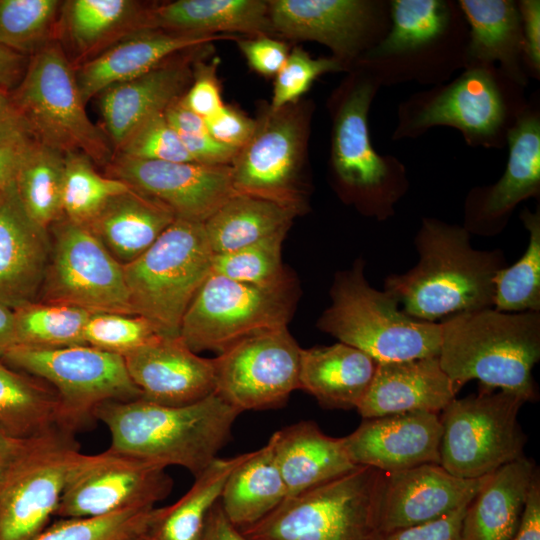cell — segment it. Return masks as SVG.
<instances>
[{
    "mask_svg": "<svg viewBox=\"0 0 540 540\" xmlns=\"http://www.w3.org/2000/svg\"><path fill=\"white\" fill-rule=\"evenodd\" d=\"M305 140L306 122L299 108L294 104L269 108L256 120L253 135L231 164L234 191L303 212L300 170Z\"/></svg>",
    "mask_w": 540,
    "mask_h": 540,
    "instance_id": "obj_14",
    "label": "cell"
},
{
    "mask_svg": "<svg viewBox=\"0 0 540 540\" xmlns=\"http://www.w3.org/2000/svg\"><path fill=\"white\" fill-rule=\"evenodd\" d=\"M377 368L363 351L337 342L300 351L299 389L331 409H357Z\"/></svg>",
    "mask_w": 540,
    "mask_h": 540,
    "instance_id": "obj_29",
    "label": "cell"
},
{
    "mask_svg": "<svg viewBox=\"0 0 540 540\" xmlns=\"http://www.w3.org/2000/svg\"><path fill=\"white\" fill-rule=\"evenodd\" d=\"M205 121L210 136L238 151L249 141L256 128V120L228 105Z\"/></svg>",
    "mask_w": 540,
    "mask_h": 540,
    "instance_id": "obj_52",
    "label": "cell"
},
{
    "mask_svg": "<svg viewBox=\"0 0 540 540\" xmlns=\"http://www.w3.org/2000/svg\"><path fill=\"white\" fill-rule=\"evenodd\" d=\"M364 268L365 261L358 258L351 268L335 274L331 304L318 318L317 327L377 363L438 356L440 322L406 314L394 296L369 284Z\"/></svg>",
    "mask_w": 540,
    "mask_h": 540,
    "instance_id": "obj_4",
    "label": "cell"
},
{
    "mask_svg": "<svg viewBox=\"0 0 540 540\" xmlns=\"http://www.w3.org/2000/svg\"><path fill=\"white\" fill-rule=\"evenodd\" d=\"M80 455L72 435L59 434L14 466L0 485V540H32L47 527Z\"/></svg>",
    "mask_w": 540,
    "mask_h": 540,
    "instance_id": "obj_15",
    "label": "cell"
},
{
    "mask_svg": "<svg viewBox=\"0 0 540 540\" xmlns=\"http://www.w3.org/2000/svg\"><path fill=\"white\" fill-rule=\"evenodd\" d=\"M510 540H540V473L534 475L519 526Z\"/></svg>",
    "mask_w": 540,
    "mask_h": 540,
    "instance_id": "obj_56",
    "label": "cell"
},
{
    "mask_svg": "<svg viewBox=\"0 0 540 540\" xmlns=\"http://www.w3.org/2000/svg\"><path fill=\"white\" fill-rule=\"evenodd\" d=\"M49 229L23 207L14 181L0 190V302L15 309L40 293L50 256Z\"/></svg>",
    "mask_w": 540,
    "mask_h": 540,
    "instance_id": "obj_21",
    "label": "cell"
},
{
    "mask_svg": "<svg viewBox=\"0 0 540 540\" xmlns=\"http://www.w3.org/2000/svg\"><path fill=\"white\" fill-rule=\"evenodd\" d=\"M148 30L218 34L240 32L270 36L268 2L261 0H178L151 6Z\"/></svg>",
    "mask_w": 540,
    "mask_h": 540,
    "instance_id": "obj_32",
    "label": "cell"
},
{
    "mask_svg": "<svg viewBox=\"0 0 540 540\" xmlns=\"http://www.w3.org/2000/svg\"><path fill=\"white\" fill-rule=\"evenodd\" d=\"M16 344L14 311L0 302V357Z\"/></svg>",
    "mask_w": 540,
    "mask_h": 540,
    "instance_id": "obj_63",
    "label": "cell"
},
{
    "mask_svg": "<svg viewBox=\"0 0 540 540\" xmlns=\"http://www.w3.org/2000/svg\"><path fill=\"white\" fill-rule=\"evenodd\" d=\"M287 497L322 485L357 466L349 459L342 438L326 435L313 421H301L271 437Z\"/></svg>",
    "mask_w": 540,
    "mask_h": 540,
    "instance_id": "obj_27",
    "label": "cell"
},
{
    "mask_svg": "<svg viewBox=\"0 0 540 540\" xmlns=\"http://www.w3.org/2000/svg\"><path fill=\"white\" fill-rule=\"evenodd\" d=\"M509 159L497 183L472 193L464 228L472 235L493 237L505 228L514 208L540 191V125L522 118L508 135Z\"/></svg>",
    "mask_w": 540,
    "mask_h": 540,
    "instance_id": "obj_22",
    "label": "cell"
},
{
    "mask_svg": "<svg viewBox=\"0 0 540 540\" xmlns=\"http://www.w3.org/2000/svg\"><path fill=\"white\" fill-rule=\"evenodd\" d=\"M504 105L492 76L467 72L418 115L416 125L454 126L475 136L494 134L503 122Z\"/></svg>",
    "mask_w": 540,
    "mask_h": 540,
    "instance_id": "obj_34",
    "label": "cell"
},
{
    "mask_svg": "<svg viewBox=\"0 0 540 540\" xmlns=\"http://www.w3.org/2000/svg\"><path fill=\"white\" fill-rule=\"evenodd\" d=\"M34 138L63 154L80 152L107 166L114 149L85 110L75 66L56 39L29 57L19 84L10 92Z\"/></svg>",
    "mask_w": 540,
    "mask_h": 540,
    "instance_id": "obj_6",
    "label": "cell"
},
{
    "mask_svg": "<svg viewBox=\"0 0 540 540\" xmlns=\"http://www.w3.org/2000/svg\"><path fill=\"white\" fill-rule=\"evenodd\" d=\"M393 26L373 51L391 55L418 48L440 35L448 21L445 4L436 0H397L392 2Z\"/></svg>",
    "mask_w": 540,
    "mask_h": 540,
    "instance_id": "obj_46",
    "label": "cell"
},
{
    "mask_svg": "<svg viewBox=\"0 0 540 540\" xmlns=\"http://www.w3.org/2000/svg\"><path fill=\"white\" fill-rule=\"evenodd\" d=\"M466 506L435 520L374 534L371 540H462Z\"/></svg>",
    "mask_w": 540,
    "mask_h": 540,
    "instance_id": "obj_51",
    "label": "cell"
},
{
    "mask_svg": "<svg viewBox=\"0 0 540 540\" xmlns=\"http://www.w3.org/2000/svg\"><path fill=\"white\" fill-rule=\"evenodd\" d=\"M32 143L24 146H0V190L15 180L25 153Z\"/></svg>",
    "mask_w": 540,
    "mask_h": 540,
    "instance_id": "obj_62",
    "label": "cell"
},
{
    "mask_svg": "<svg viewBox=\"0 0 540 540\" xmlns=\"http://www.w3.org/2000/svg\"><path fill=\"white\" fill-rule=\"evenodd\" d=\"M149 9L132 0L64 1L58 33L69 43L75 58L85 62L118 41L148 30Z\"/></svg>",
    "mask_w": 540,
    "mask_h": 540,
    "instance_id": "obj_31",
    "label": "cell"
},
{
    "mask_svg": "<svg viewBox=\"0 0 540 540\" xmlns=\"http://www.w3.org/2000/svg\"><path fill=\"white\" fill-rule=\"evenodd\" d=\"M525 403L514 393L485 387L453 399L439 414V464L454 476L476 479L524 457L527 436L518 414Z\"/></svg>",
    "mask_w": 540,
    "mask_h": 540,
    "instance_id": "obj_8",
    "label": "cell"
},
{
    "mask_svg": "<svg viewBox=\"0 0 540 540\" xmlns=\"http://www.w3.org/2000/svg\"><path fill=\"white\" fill-rule=\"evenodd\" d=\"M1 358L55 390L73 432L95 419L94 412L100 405L141 398L123 356L89 345L62 348L16 345Z\"/></svg>",
    "mask_w": 540,
    "mask_h": 540,
    "instance_id": "obj_10",
    "label": "cell"
},
{
    "mask_svg": "<svg viewBox=\"0 0 540 540\" xmlns=\"http://www.w3.org/2000/svg\"><path fill=\"white\" fill-rule=\"evenodd\" d=\"M166 468L108 448L80 455L74 465L55 516L95 517L129 509H146L172 490Z\"/></svg>",
    "mask_w": 540,
    "mask_h": 540,
    "instance_id": "obj_12",
    "label": "cell"
},
{
    "mask_svg": "<svg viewBox=\"0 0 540 540\" xmlns=\"http://www.w3.org/2000/svg\"><path fill=\"white\" fill-rule=\"evenodd\" d=\"M129 187L121 180L98 173L85 154H65L62 209L68 220L86 227L110 198Z\"/></svg>",
    "mask_w": 540,
    "mask_h": 540,
    "instance_id": "obj_43",
    "label": "cell"
},
{
    "mask_svg": "<svg viewBox=\"0 0 540 540\" xmlns=\"http://www.w3.org/2000/svg\"><path fill=\"white\" fill-rule=\"evenodd\" d=\"M248 453L215 458L197 477L192 487L163 512L148 534L153 540H201L209 512L219 502L232 471Z\"/></svg>",
    "mask_w": 540,
    "mask_h": 540,
    "instance_id": "obj_37",
    "label": "cell"
},
{
    "mask_svg": "<svg viewBox=\"0 0 540 540\" xmlns=\"http://www.w3.org/2000/svg\"><path fill=\"white\" fill-rule=\"evenodd\" d=\"M301 213L293 206L236 193L203 225L213 254H222L288 230Z\"/></svg>",
    "mask_w": 540,
    "mask_h": 540,
    "instance_id": "obj_36",
    "label": "cell"
},
{
    "mask_svg": "<svg viewBox=\"0 0 540 540\" xmlns=\"http://www.w3.org/2000/svg\"><path fill=\"white\" fill-rule=\"evenodd\" d=\"M372 93L371 85L362 84L344 102L335 122L332 159L342 185L358 196L368 213L383 220L393 214L405 188L402 177L371 145L367 118Z\"/></svg>",
    "mask_w": 540,
    "mask_h": 540,
    "instance_id": "obj_17",
    "label": "cell"
},
{
    "mask_svg": "<svg viewBox=\"0 0 540 540\" xmlns=\"http://www.w3.org/2000/svg\"><path fill=\"white\" fill-rule=\"evenodd\" d=\"M287 498V489L276 463L271 438L249 452L228 477L219 503L239 530L247 528L276 509Z\"/></svg>",
    "mask_w": 540,
    "mask_h": 540,
    "instance_id": "obj_35",
    "label": "cell"
},
{
    "mask_svg": "<svg viewBox=\"0 0 540 540\" xmlns=\"http://www.w3.org/2000/svg\"><path fill=\"white\" fill-rule=\"evenodd\" d=\"M300 351L287 327L246 337L214 358V393L240 413L280 407L299 389Z\"/></svg>",
    "mask_w": 540,
    "mask_h": 540,
    "instance_id": "obj_13",
    "label": "cell"
},
{
    "mask_svg": "<svg viewBox=\"0 0 540 540\" xmlns=\"http://www.w3.org/2000/svg\"><path fill=\"white\" fill-rule=\"evenodd\" d=\"M37 141L15 106L9 91L0 89V146H24Z\"/></svg>",
    "mask_w": 540,
    "mask_h": 540,
    "instance_id": "obj_54",
    "label": "cell"
},
{
    "mask_svg": "<svg viewBox=\"0 0 540 540\" xmlns=\"http://www.w3.org/2000/svg\"><path fill=\"white\" fill-rule=\"evenodd\" d=\"M441 432L439 414L408 412L364 419L342 439L354 465L393 472L439 464Z\"/></svg>",
    "mask_w": 540,
    "mask_h": 540,
    "instance_id": "obj_19",
    "label": "cell"
},
{
    "mask_svg": "<svg viewBox=\"0 0 540 540\" xmlns=\"http://www.w3.org/2000/svg\"><path fill=\"white\" fill-rule=\"evenodd\" d=\"M441 368L461 389L470 380L535 402L533 368L540 359V311L509 313L484 308L440 322Z\"/></svg>",
    "mask_w": 540,
    "mask_h": 540,
    "instance_id": "obj_3",
    "label": "cell"
},
{
    "mask_svg": "<svg viewBox=\"0 0 540 540\" xmlns=\"http://www.w3.org/2000/svg\"><path fill=\"white\" fill-rule=\"evenodd\" d=\"M123 358L141 398L147 401L183 406L214 393V358L199 356L180 337L158 336Z\"/></svg>",
    "mask_w": 540,
    "mask_h": 540,
    "instance_id": "obj_20",
    "label": "cell"
},
{
    "mask_svg": "<svg viewBox=\"0 0 540 540\" xmlns=\"http://www.w3.org/2000/svg\"><path fill=\"white\" fill-rule=\"evenodd\" d=\"M28 62L29 57L0 44V89L11 92L21 81Z\"/></svg>",
    "mask_w": 540,
    "mask_h": 540,
    "instance_id": "obj_60",
    "label": "cell"
},
{
    "mask_svg": "<svg viewBox=\"0 0 540 540\" xmlns=\"http://www.w3.org/2000/svg\"><path fill=\"white\" fill-rule=\"evenodd\" d=\"M486 477L459 478L440 464L379 471L373 503L374 534L429 522L468 505Z\"/></svg>",
    "mask_w": 540,
    "mask_h": 540,
    "instance_id": "obj_18",
    "label": "cell"
},
{
    "mask_svg": "<svg viewBox=\"0 0 540 540\" xmlns=\"http://www.w3.org/2000/svg\"><path fill=\"white\" fill-rule=\"evenodd\" d=\"M471 26L469 52L475 59L513 66L519 48V14L511 1L462 0Z\"/></svg>",
    "mask_w": 540,
    "mask_h": 540,
    "instance_id": "obj_39",
    "label": "cell"
},
{
    "mask_svg": "<svg viewBox=\"0 0 540 540\" xmlns=\"http://www.w3.org/2000/svg\"><path fill=\"white\" fill-rule=\"evenodd\" d=\"M237 44L249 66L264 76L276 75L289 55L288 46L284 42L269 36L241 39Z\"/></svg>",
    "mask_w": 540,
    "mask_h": 540,
    "instance_id": "obj_53",
    "label": "cell"
},
{
    "mask_svg": "<svg viewBox=\"0 0 540 540\" xmlns=\"http://www.w3.org/2000/svg\"><path fill=\"white\" fill-rule=\"evenodd\" d=\"M115 154L142 160L193 162L179 135L166 121L164 112L138 126Z\"/></svg>",
    "mask_w": 540,
    "mask_h": 540,
    "instance_id": "obj_48",
    "label": "cell"
},
{
    "mask_svg": "<svg viewBox=\"0 0 540 540\" xmlns=\"http://www.w3.org/2000/svg\"><path fill=\"white\" fill-rule=\"evenodd\" d=\"M414 247L417 264L384 279L383 290L395 297L406 314L438 323L493 307L495 278L508 266L502 250L476 249L463 226L434 218L422 220Z\"/></svg>",
    "mask_w": 540,
    "mask_h": 540,
    "instance_id": "obj_1",
    "label": "cell"
},
{
    "mask_svg": "<svg viewBox=\"0 0 540 540\" xmlns=\"http://www.w3.org/2000/svg\"><path fill=\"white\" fill-rule=\"evenodd\" d=\"M191 60V56H172L149 72L98 95L104 132L114 153L138 126L163 113L183 95L193 77Z\"/></svg>",
    "mask_w": 540,
    "mask_h": 540,
    "instance_id": "obj_24",
    "label": "cell"
},
{
    "mask_svg": "<svg viewBox=\"0 0 540 540\" xmlns=\"http://www.w3.org/2000/svg\"><path fill=\"white\" fill-rule=\"evenodd\" d=\"M83 335L86 345L121 356L161 336L142 316L104 312L91 314Z\"/></svg>",
    "mask_w": 540,
    "mask_h": 540,
    "instance_id": "obj_47",
    "label": "cell"
},
{
    "mask_svg": "<svg viewBox=\"0 0 540 540\" xmlns=\"http://www.w3.org/2000/svg\"><path fill=\"white\" fill-rule=\"evenodd\" d=\"M176 219L159 201L129 187L86 226L122 266L144 253Z\"/></svg>",
    "mask_w": 540,
    "mask_h": 540,
    "instance_id": "obj_30",
    "label": "cell"
},
{
    "mask_svg": "<svg viewBox=\"0 0 540 540\" xmlns=\"http://www.w3.org/2000/svg\"><path fill=\"white\" fill-rule=\"evenodd\" d=\"M51 249L41 301L93 313L134 315L123 266L82 225L66 217L50 226Z\"/></svg>",
    "mask_w": 540,
    "mask_h": 540,
    "instance_id": "obj_11",
    "label": "cell"
},
{
    "mask_svg": "<svg viewBox=\"0 0 540 540\" xmlns=\"http://www.w3.org/2000/svg\"><path fill=\"white\" fill-rule=\"evenodd\" d=\"M179 137L196 163L231 165L238 153V150L216 141L209 133Z\"/></svg>",
    "mask_w": 540,
    "mask_h": 540,
    "instance_id": "obj_55",
    "label": "cell"
},
{
    "mask_svg": "<svg viewBox=\"0 0 540 540\" xmlns=\"http://www.w3.org/2000/svg\"><path fill=\"white\" fill-rule=\"evenodd\" d=\"M16 345L62 348L86 345L84 328L93 312L48 302H30L13 309Z\"/></svg>",
    "mask_w": 540,
    "mask_h": 540,
    "instance_id": "obj_40",
    "label": "cell"
},
{
    "mask_svg": "<svg viewBox=\"0 0 540 540\" xmlns=\"http://www.w3.org/2000/svg\"><path fill=\"white\" fill-rule=\"evenodd\" d=\"M268 2L274 32L314 40L339 57H351L372 20L369 2L358 0H273Z\"/></svg>",
    "mask_w": 540,
    "mask_h": 540,
    "instance_id": "obj_26",
    "label": "cell"
},
{
    "mask_svg": "<svg viewBox=\"0 0 540 540\" xmlns=\"http://www.w3.org/2000/svg\"><path fill=\"white\" fill-rule=\"evenodd\" d=\"M524 22L523 47L525 53L534 66L540 67V3L535 0L522 1L520 4Z\"/></svg>",
    "mask_w": 540,
    "mask_h": 540,
    "instance_id": "obj_57",
    "label": "cell"
},
{
    "mask_svg": "<svg viewBox=\"0 0 540 540\" xmlns=\"http://www.w3.org/2000/svg\"><path fill=\"white\" fill-rule=\"evenodd\" d=\"M538 469L524 456L487 475L466 507L462 540H510L519 526Z\"/></svg>",
    "mask_w": 540,
    "mask_h": 540,
    "instance_id": "obj_28",
    "label": "cell"
},
{
    "mask_svg": "<svg viewBox=\"0 0 540 540\" xmlns=\"http://www.w3.org/2000/svg\"><path fill=\"white\" fill-rule=\"evenodd\" d=\"M459 390L438 356L377 363L357 411L364 419L408 412L440 414Z\"/></svg>",
    "mask_w": 540,
    "mask_h": 540,
    "instance_id": "obj_23",
    "label": "cell"
},
{
    "mask_svg": "<svg viewBox=\"0 0 540 540\" xmlns=\"http://www.w3.org/2000/svg\"><path fill=\"white\" fill-rule=\"evenodd\" d=\"M50 437L18 439L0 432V485L24 456Z\"/></svg>",
    "mask_w": 540,
    "mask_h": 540,
    "instance_id": "obj_58",
    "label": "cell"
},
{
    "mask_svg": "<svg viewBox=\"0 0 540 540\" xmlns=\"http://www.w3.org/2000/svg\"><path fill=\"white\" fill-rule=\"evenodd\" d=\"M108 177L159 201L177 219L204 223L236 192L231 165L142 160L114 154Z\"/></svg>",
    "mask_w": 540,
    "mask_h": 540,
    "instance_id": "obj_16",
    "label": "cell"
},
{
    "mask_svg": "<svg viewBox=\"0 0 540 540\" xmlns=\"http://www.w3.org/2000/svg\"><path fill=\"white\" fill-rule=\"evenodd\" d=\"M148 532H149V531H148ZM148 532H147V533H144V534H142V535H139V536H137V537H135V538H133V539H131V540H153V539L151 538V536L148 534Z\"/></svg>",
    "mask_w": 540,
    "mask_h": 540,
    "instance_id": "obj_64",
    "label": "cell"
},
{
    "mask_svg": "<svg viewBox=\"0 0 540 540\" xmlns=\"http://www.w3.org/2000/svg\"><path fill=\"white\" fill-rule=\"evenodd\" d=\"M240 412L212 393L183 406L138 398L106 402L94 412L109 430L110 449L161 467L180 466L194 477L217 458Z\"/></svg>",
    "mask_w": 540,
    "mask_h": 540,
    "instance_id": "obj_2",
    "label": "cell"
},
{
    "mask_svg": "<svg viewBox=\"0 0 540 540\" xmlns=\"http://www.w3.org/2000/svg\"><path fill=\"white\" fill-rule=\"evenodd\" d=\"M299 295L294 276L259 286L210 273L183 316L179 337L195 353L219 354L246 337L287 327Z\"/></svg>",
    "mask_w": 540,
    "mask_h": 540,
    "instance_id": "obj_7",
    "label": "cell"
},
{
    "mask_svg": "<svg viewBox=\"0 0 540 540\" xmlns=\"http://www.w3.org/2000/svg\"><path fill=\"white\" fill-rule=\"evenodd\" d=\"M520 218L529 235L527 247L495 278L493 308L502 312L540 311V214L525 209Z\"/></svg>",
    "mask_w": 540,
    "mask_h": 540,
    "instance_id": "obj_41",
    "label": "cell"
},
{
    "mask_svg": "<svg viewBox=\"0 0 540 540\" xmlns=\"http://www.w3.org/2000/svg\"><path fill=\"white\" fill-rule=\"evenodd\" d=\"M164 116L179 136L208 133L205 119L186 108L180 98L166 108Z\"/></svg>",
    "mask_w": 540,
    "mask_h": 540,
    "instance_id": "obj_59",
    "label": "cell"
},
{
    "mask_svg": "<svg viewBox=\"0 0 540 540\" xmlns=\"http://www.w3.org/2000/svg\"><path fill=\"white\" fill-rule=\"evenodd\" d=\"M64 166L65 154L35 141L26 151L15 176V187L23 207L46 229L64 217Z\"/></svg>",
    "mask_w": 540,
    "mask_h": 540,
    "instance_id": "obj_38",
    "label": "cell"
},
{
    "mask_svg": "<svg viewBox=\"0 0 540 540\" xmlns=\"http://www.w3.org/2000/svg\"><path fill=\"white\" fill-rule=\"evenodd\" d=\"M287 231L281 230L231 252L214 254L211 273L259 286L286 281L292 277L283 266L281 257Z\"/></svg>",
    "mask_w": 540,
    "mask_h": 540,
    "instance_id": "obj_45",
    "label": "cell"
},
{
    "mask_svg": "<svg viewBox=\"0 0 540 540\" xmlns=\"http://www.w3.org/2000/svg\"><path fill=\"white\" fill-rule=\"evenodd\" d=\"M203 223L175 219L139 257L123 266L134 315L164 337H179L183 316L211 273Z\"/></svg>",
    "mask_w": 540,
    "mask_h": 540,
    "instance_id": "obj_5",
    "label": "cell"
},
{
    "mask_svg": "<svg viewBox=\"0 0 540 540\" xmlns=\"http://www.w3.org/2000/svg\"><path fill=\"white\" fill-rule=\"evenodd\" d=\"M0 432L18 439L71 434L55 390L0 357Z\"/></svg>",
    "mask_w": 540,
    "mask_h": 540,
    "instance_id": "obj_33",
    "label": "cell"
},
{
    "mask_svg": "<svg viewBox=\"0 0 540 540\" xmlns=\"http://www.w3.org/2000/svg\"><path fill=\"white\" fill-rule=\"evenodd\" d=\"M340 69L337 59H314L303 49L294 48L276 74L270 109L278 110L294 104L310 89L318 76Z\"/></svg>",
    "mask_w": 540,
    "mask_h": 540,
    "instance_id": "obj_49",
    "label": "cell"
},
{
    "mask_svg": "<svg viewBox=\"0 0 540 540\" xmlns=\"http://www.w3.org/2000/svg\"><path fill=\"white\" fill-rule=\"evenodd\" d=\"M163 507L129 509L95 517L61 518L32 540H131L150 531Z\"/></svg>",
    "mask_w": 540,
    "mask_h": 540,
    "instance_id": "obj_44",
    "label": "cell"
},
{
    "mask_svg": "<svg viewBox=\"0 0 540 540\" xmlns=\"http://www.w3.org/2000/svg\"><path fill=\"white\" fill-rule=\"evenodd\" d=\"M201 540H250L224 514L217 502L208 514Z\"/></svg>",
    "mask_w": 540,
    "mask_h": 540,
    "instance_id": "obj_61",
    "label": "cell"
},
{
    "mask_svg": "<svg viewBox=\"0 0 540 540\" xmlns=\"http://www.w3.org/2000/svg\"><path fill=\"white\" fill-rule=\"evenodd\" d=\"M224 38L163 30L135 33L78 65L75 74L81 95L86 103L106 88L141 76L179 52Z\"/></svg>",
    "mask_w": 540,
    "mask_h": 540,
    "instance_id": "obj_25",
    "label": "cell"
},
{
    "mask_svg": "<svg viewBox=\"0 0 540 540\" xmlns=\"http://www.w3.org/2000/svg\"><path fill=\"white\" fill-rule=\"evenodd\" d=\"M379 470L348 473L287 497L257 523L240 531L250 540H371Z\"/></svg>",
    "mask_w": 540,
    "mask_h": 540,
    "instance_id": "obj_9",
    "label": "cell"
},
{
    "mask_svg": "<svg viewBox=\"0 0 540 540\" xmlns=\"http://www.w3.org/2000/svg\"><path fill=\"white\" fill-rule=\"evenodd\" d=\"M62 1L0 0V44L31 57L58 39Z\"/></svg>",
    "mask_w": 540,
    "mask_h": 540,
    "instance_id": "obj_42",
    "label": "cell"
},
{
    "mask_svg": "<svg viewBox=\"0 0 540 540\" xmlns=\"http://www.w3.org/2000/svg\"><path fill=\"white\" fill-rule=\"evenodd\" d=\"M180 101L186 108L204 119L211 117L224 106L214 63L195 62L193 83L180 97Z\"/></svg>",
    "mask_w": 540,
    "mask_h": 540,
    "instance_id": "obj_50",
    "label": "cell"
}]
</instances>
